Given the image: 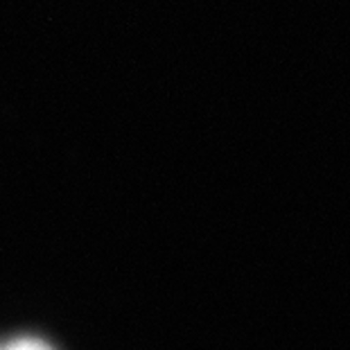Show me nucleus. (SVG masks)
<instances>
[{
	"instance_id": "1",
	"label": "nucleus",
	"mask_w": 350,
	"mask_h": 350,
	"mask_svg": "<svg viewBox=\"0 0 350 350\" xmlns=\"http://www.w3.org/2000/svg\"><path fill=\"white\" fill-rule=\"evenodd\" d=\"M5 350H52L46 341L36 339V337H21L16 341H12Z\"/></svg>"
}]
</instances>
